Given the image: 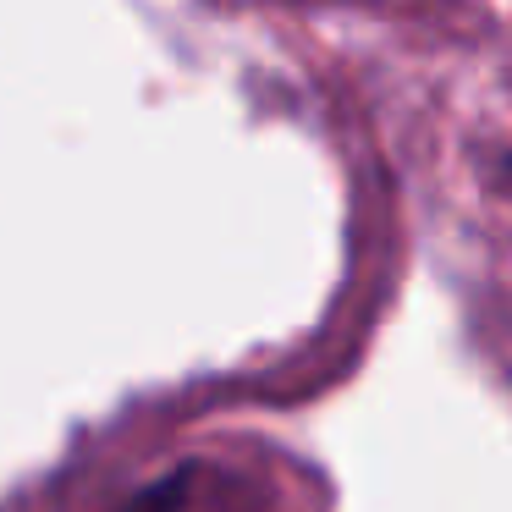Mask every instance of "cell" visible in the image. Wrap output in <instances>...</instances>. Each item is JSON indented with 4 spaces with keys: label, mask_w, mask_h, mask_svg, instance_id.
I'll use <instances>...</instances> for the list:
<instances>
[]
</instances>
